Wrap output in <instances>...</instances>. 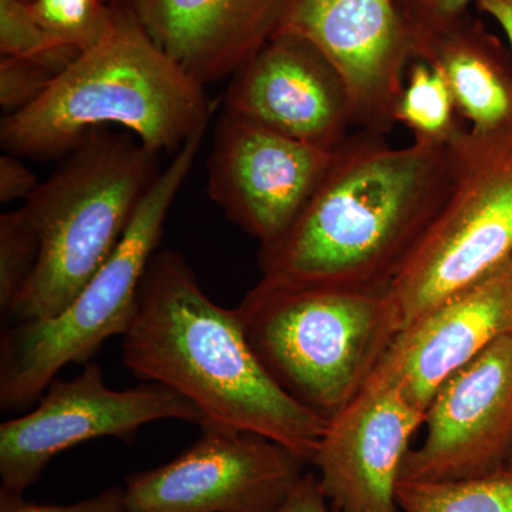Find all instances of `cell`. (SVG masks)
I'll return each mask as SVG.
<instances>
[{
	"label": "cell",
	"mask_w": 512,
	"mask_h": 512,
	"mask_svg": "<svg viewBox=\"0 0 512 512\" xmlns=\"http://www.w3.org/2000/svg\"><path fill=\"white\" fill-rule=\"evenodd\" d=\"M161 420L201 424L205 416L163 384L110 389L101 367L86 363L72 380L56 377L32 412L0 424L2 488L23 494L63 451L100 437L130 441L141 427Z\"/></svg>",
	"instance_id": "9c48e42d"
},
{
	"label": "cell",
	"mask_w": 512,
	"mask_h": 512,
	"mask_svg": "<svg viewBox=\"0 0 512 512\" xmlns=\"http://www.w3.org/2000/svg\"><path fill=\"white\" fill-rule=\"evenodd\" d=\"M278 33L302 37L335 67L360 130L386 136L396 126L416 49L394 0H284Z\"/></svg>",
	"instance_id": "30bf717a"
},
{
	"label": "cell",
	"mask_w": 512,
	"mask_h": 512,
	"mask_svg": "<svg viewBox=\"0 0 512 512\" xmlns=\"http://www.w3.org/2000/svg\"><path fill=\"white\" fill-rule=\"evenodd\" d=\"M335 150L309 146L222 111L208 160V195L232 224L265 247L301 215Z\"/></svg>",
	"instance_id": "7c38bea8"
},
{
	"label": "cell",
	"mask_w": 512,
	"mask_h": 512,
	"mask_svg": "<svg viewBox=\"0 0 512 512\" xmlns=\"http://www.w3.org/2000/svg\"><path fill=\"white\" fill-rule=\"evenodd\" d=\"M276 512H333L325 494L320 490L318 477L308 471L291 497Z\"/></svg>",
	"instance_id": "4316f807"
},
{
	"label": "cell",
	"mask_w": 512,
	"mask_h": 512,
	"mask_svg": "<svg viewBox=\"0 0 512 512\" xmlns=\"http://www.w3.org/2000/svg\"><path fill=\"white\" fill-rule=\"evenodd\" d=\"M450 146L453 185L390 286L402 329L512 256V126L493 133L467 127Z\"/></svg>",
	"instance_id": "52a82bcc"
},
{
	"label": "cell",
	"mask_w": 512,
	"mask_h": 512,
	"mask_svg": "<svg viewBox=\"0 0 512 512\" xmlns=\"http://www.w3.org/2000/svg\"><path fill=\"white\" fill-rule=\"evenodd\" d=\"M424 437L404 458L399 483H454L500 473L512 453V333L441 384Z\"/></svg>",
	"instance_id": "8fae6325"
},
{
	"label": "cell",
	"mask_w": 512,
	"mask_h": 512,
	"mask_svg": "<svg viewBox=\"0 0 512 512\" xmlns=\"http://www.w3.org/2000/svg\"><path fill=\"white\" fill-rule=\"evenodd\" d=\"M215 103L148 37L126 0L114 3L109 32L79 53L29 106L6 114V153L64 157L92 134L120 127L153 154H174L207 130Z\"/></svg>",
	"instance_id": "3957f363"
},
{
	"label": "cell",
	"mask_w": 512,
	"mask_h": 512,
	"mask_svg": "<svg viewBox=\"0 0 512 512\" xmlns=\"http://www.w3.org/2000/svg\"><path fill=\"white\" fill-rule=\"evenodd\" d=\"M237 309L269 375L326 421L362 392L402 330L390 289L256 284Z\"/></svg>",
	"instance_id": "5b68a950"
},
{
	"label": "cell",
	"mask_w": 512,
	"mask_h": 512,
	"mask_svg": "<svg viewBox=\"0 0 512 512\" xmlns=\"http://www.w3.org/2000/svg\"><path fill=\"white\" fill-rule=\"evenodd\" d=\"M224 111L325 150L338 148L355 126L335 67L302 37L279 33L234 74Z\"/></svg>",
	"instance_id": "4fadbf2b"
},
{
	"label": "cell",
	"mask_w": 512,
	"mask_h": 512,
	"mask_svg": "<svg viewBox=\"0 0 512 512\" xmlns=\"http://www.w3.org/2000/svg\"><path fill=\"white\" fill-rule=\"evenodd\" d=\"M157 154L131 134H89L23 202L39 238L35 271L9 323L63 312L110 258L160 174Z\"/></svg>",
	"instance_id": "277c9868"
},
{
	"label": "cell",
	"mask_w": 512,
	"mask_h": 512,
	"mask_svg": "<svg viewBox=\"0 0 512 512\" xmlns=\"http://www.w3.org/2000/svg\"><path fill=\"white\" fill-rule=\"evenodd\" d=\"M39 238L28 215L19 210L0 215V309L9 315L35 271Z\"/></svg>",
	"instance_id": "44dd1931"
},
{
	"label": "cell",
	"mask_w": 512,
	"mask_h": 512,
	"mask_svg": "<svg viewBox=\"0 0 512 512\" xmlns=\"http://www.w3.org/2000/svg\"><path fill=\"white\" fill-rule=\"evenodd\" d=\"M0 512H127L124 488L114 487L96 497L69 505L30 503L23 494L0 488Z\"/></svg>",
	"instance_id": "d4e9b609"
},
{
	"label": "cell",
	"mask_w": 512,
	"mask_h": 512,
	"mask_svg": "<svg viewBox=\"0 0 512 512\" xmlns=\"http://www.w3.org/2000/svg\"><path fill=\"white\" fill-rule=\"evenodd\" d=\"M476 2L478 9L491 16L504 30L512 52V0H476Z\"/></svg>",
	"instance_id": "83f0119b"
},
{
	"label": "cell",
	"mask_w": 512,
	"mask_h": 512,
	"mask_svg": "<svg viewBox=\"0 0 512 512\" xmlns=\"http://www.w3.org/2000/svg\"><path fill=\"white\" fill-rule=\"evenodd\" d=\"M420 59L446 76L458 114L471 130L493 133L512 126V67L480 26L464 18L434 39Z\"/></svg>",
	"instance_id": "e0dca14e"
},
{
	"label": "cell",
	"mask_w": 512,
	"mask_h": 512,
	"mask_svg": "<svg viewBox=\"0 0 512 512\" xmlns=\"http://www.w3.org/2000/svg\"><path fill=\"white\" fill-rule=\"evenodd\" d=\"M424 416L396 387L369 382L328 421L312 466L333 512H403L397 485Z\"/></svg>",
	"instance_id": "5bb4252c"
},
{
	"label": "cell",
	"mask_w": 512,
	"mask_h": 512,
	"mask_svg": "<svg viewBox=\"0 0 512 512\" xmlns=\"http://www.w3.org/2000/svg\"><path fill=\"white\" fill-rule=\"evenodd\" d=\"M403 512H512V471L454 483H399Z\"/></svg>",
	"instance_id": "d6986e66"
},
{
	"label": "cell",
	"mask_w": 512,
	"mask_h": 512,
	"mask_svg": "<svg viewBox=\"0 0 512 512\" xmlns=\"http://www.w3.org/2000/svg\"><path fill=\"white\" fill-rule=\"evenodd\" d=\"M28 6L40 26L79 53L96 46L114 18L107 0H30Z\"/></svg>",
	"instance_id": "ffe728a7"
},
{
	"label": "cell",
	"mask_w": 512,
	"mask_h": 512,
	"mask_svg": "<svg viewBox=\"0 0 512 512\" xmlns=\"http://www.w3.org/2000/svg\"><path fill=\"white\" fill-rule=\"evenodd\" d=\"M205 131L184 144L144 195L110 258L70 305L46 320L9 323L0 338V409H29L70 363L86 365L136 315L141 282L157 252L165 220L190 174Z\"/></svg>",
	"instance_id": "8992f818"
},
{
	"label": "cell",
	"mask_w": 512,
	"mask_h": 512,
	"mask_svg": "<svg viewBox=\"0 0 512 512\" xmlns=\"http://www.w3.org/2000/svg\"><path fill=\"white\" fill-rule=\"evenodd\" d=\"M510 333L512 256L483 281L404 326L369 382L396 387L426 413L448 377Z\"/></svg>",
	"instance_id": "9a60e30c"
},
{
	"label": "cell",
	"mask_w": 512,
	"mask_h": 512,
	"mask_svg": "<svg viewBox=\"0 0 512 512\" xmlns=\"http://www.w3.org/2000/svg\"><path fill=\"white\" fill-rule=\"evenodd\" d=\"M148 37L202 86L235 73L274 35L284 0H126Z\"/></svg>",
	"instance_id": "2e32d148"
},
{
	"label": "cell",
	"mask_w": 512,
	"mask_h": 512,
	"mask_svg": "<svg viewBox=\"0 0 512 512\" xmlns=\"http://www.w3.org/2000/svg\"><path fill=\"white\" fill-rule=\"evenodd\" d=\"M163 466L127 478V512H276L312 466L261 434L204 421Z\"/></svg>",
	"instance_id": "ba28073f"
},
{
	"label": "cell",
	"mask_w": 512,
	"mask_h": 512,
	"mask_svg": "<svg viewBox=\"0 0 512 512\" xmlns=\"http://www.w3.org/2000/svg\"><path fill=\"white\" fill-rule=\"evenodd\" d=\"M412 36L416 59L427 46L466 18L473 0H394Z\"/></svg>",
	"instance_id": "cb8c5ba5"
},
{
	"label": "cell",
	"mask_w": 512,
	"mask_h": 512,
	"mask_svg": "<svg viewBox=\"0 0 512 512\" xmlns=\"http://www.w3.org/2000/svg\"><path fill=\"white\" fill-rule=\"evenodd\" d=\"M443 72L436 64L416 59L410 64L394 121L413 134V141L450 146L466 126Z\"/></svg>",
	"instance_id": "ac0fdd59"
},
{
	"label": "cell",
	"mask_w": 512,
	"mask_h": 512,
	"mask_svg": "<svg viewBox=\"0 0 512 512\" xmlns=\"http://www.w3.org/2000/svg\"><path fill=\"white\" fill-rule=\"evenodd\" d=\"M453 180L451 146L393 147L365 130L348 136L291 228L259 247L258 284L387 291Z\"/></svg>",
	"instance_id": "6da1fadb"
},
{
	"label": "cell",
	"mask_w": 512,
	"mask_h": 512,
	"mask_svg": "<svg viewBox=\"0 0 512 512\" xmlns=\"http://www.w3.org/2000/svg\"><path fill=\"white\" fill-rule=\"evenodd\" d=\"M26 2H30V0H26Z\"/></svg>",
	"instance_id": "4dcf8cb0"
},
{
	"label": "cell",
	"mask_w": 512,
	"mask_h": 512,
	"mask_svg": "<svg viewBox=\"0 0 512 512\" xmlns=\"http://www.w3.org/2000/svg\"><path fill=\"white\" fill-rule=\"evenodd\" d=\"M0 55L67 67L79 52L40 26L26 0H0Z\"/></svg>",
	"instance_id": "7402d4cb"
},
{
	"label": "cell",
	"mask_w": 512,
	"mask_h": 512,
	"mask_svg": "<svg viewBox=\"0 0 512 512\" xmlns=\"http://www.w3.org/2000/svg\"><path fill=\"white\" fill-rule=\"evenodd\" d=\"M507 470H511L512 471V453H511L510 460H508Z\"/></svg>",
	"instance_id": "f1b7e54d"
},
{
	"label": "cell",
	"mask_w": 512,
	"mask_h": 512,
	"mask_svg": "<svg viewBox=\"0 0 512 512\" xmlns=\"http://www.w3.org/2000/svg\"><path fill=\"white\" fill-rule=\"evenodd\" d=\"M121 359L141 382L183 394L205 421L261 434L312 464L328 421L275 382L252 349L238 309L208 298L173 249L157 251L148 264Z\"/></svg>",
	"instance_id": "7a4b0ae2"
},
{
	"label": "cell",
	"mask_w": 512,
	"mask_h": 512,
	"mask_svg": "<svg viewBox=\"0 0 512 512\" xmlns=\"http://www.w3.org/2000/svg\"><path fill=\"white\" fill-rule=\"evenodd\" d=\"M107 2H109L110 5H113V3L121 2V0H107Z\"/></svg>",
	"instance_id": "f546056e"
},
{
	"label": "cell",
	"mask_w": 512,
	"mask_h": 512,
	"mask_svg": "<svg viewBox=\"0 0 512 512\" xmlns=\"http://www.w3.org/2000/svg\"><path fill=\"white\" fill-rule=\"evenodd\" d=\"M36 175L15 154L0 157V202L10 204L16 200L25 202L39 187Z\"/></svg>",
	"instance_id": "484cf974"
},
{
	"label": "cell",
	"mask_w": 512,
	"mask_h": 512,
	"mask_svg": "<svg viewBox=\"0 0 512 512\" xmlns=\"http://www.w3.org/2000/svg\"><path fill=\"white\" fill-rule=\"evenodd\" d=\"M64 69L46 60L0 57V106L6 114L29 106Z\"/></svg>",
	"instance_id": "603a6c76"
}]
</instances>
